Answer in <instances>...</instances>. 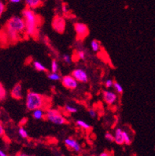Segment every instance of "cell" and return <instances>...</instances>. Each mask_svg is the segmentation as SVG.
Masks as SVG:
<instances>
[{"instance_id":"33","label":"cell","mask_w":155,"mask_h":156,"mask_svg":"<svg viewBox=\"0 0 155 156\" xmlns=\"http://www.w3.org/2000/svg\"><path fill=\"white\" fill-rule=\"evenodd\" d=\"M99 156H112V154H111L110 152H109V151H102V153H100L99 154Z\"/></svg>"},{"instance_id":"27","label":"cell","mask_w":155,"mask_h":156,"mask_svg":"<svg viewBox=\"0 0 155 156\" xmlns=\"http://www.w3.org/2000/svg\"><path fill=\"white\" fill-rule=\"evenodd\" d=\"M62 58H63V61L68 65H70L71 63L72 62V58H71L70 55H64L63 57H62Z\"/></svg>"},{"instance_id":"22","label":"cell","mask_w":155,"mask_h":156,"mask_svg":"<svg viewBox=\"0 0 155 156\" xmlns=\"http://www.w3.org/2000/svg\"><path fill=\"white\" fill-rule=\"evenodd\" d=\"M113 87H114L115 90H116V93H119V94H122L123 93V88L121 85L119 84L117 82H114V84H113Z\"/></svg>"},{"instance_id":"10","label":"cell","mask_w":155,"mask_h":156,"mask_svg":"<svg viewBox=\"0 0 155 156\" xmlns=\"http://www.w3.org/2000/svg\"><path fill=\"white\" fill-rule=\"evenodd\" d=\"M65 144L68 148H71L75 152H80L82 150V146H81L80 143L72 137H68V138L65 139Z\"/></svg>"},{"instance_id":"24","label":"cell","mask_w":155,"mask_h":156,"mask_svg":"<svg viewBox=\"0 0 155 156\" xmlns=\"http://www.w3.org/2000/svg\"><path fill=\"white\" fill-rule=\"evenodd\" d=\"M58 63L56 59H53L51 62V72H58Z\"/></svg>"},{"instance_id":"34","label":"cell","mask_w":155,"mask_h":156,"mask_svg":"<svg viewBox=\"0 0 155 156\" xmlns=\"http://www.w3.org/2000/svg\"><path fill=\"white\" fill-rule=\"evenodd\" d=\"M21 0H9V2H11V3H19V2H20Z\"/></svg>"},{"instance_id":"29","label":"cell","mask_w":155,"mask_h":156,"mask_svg":"<svg viewBox=\"0 0 155 156\" xmlns=\"http://www.w3.org/2000/svg\"><path fill=\"white\" fill-rule=\"evenodd\" d=\"M5 9H6L5 4L2 1H0V17L2 16V15L3 14V12L5 11Z\"/></svg>"},{"instance_id":"23","label":"cell","mask_w":155,"mask_h":156,"mask_svg":"<svg viewBox=\"0 0 155 156\" xmlns=\"http://www.w3.org/2000/svg\"><path fill=\"white\" fill-rule=\"evenodd\" d=\"M65 109V111L68 112V113H75L78 112V109L76 107H74V106H70V105H66Z\"/></svg>"},{"instance_id":"1","label":"cell","mask_w":155,"mask_h":156,"mask_svg":"<svg viewBox=\"0 0 155 156\" xmlns=\"http://www.w3.org/2000/svg\"><path fill=\"white\" fill-rule=\"evenodd\" d=\"M3 33L9 41L16 42L20 38L21 34H25V21L20 16H12L6 22Z\"/></svg>"},{"instance_id":"28","label":"cell","mask_w":155,"mask_h":156,"mask_svg":"<svg viewBox=\"0 0 155 156\" xmlns=\"http://www.w3.org/2000/svg\"><path fill=\"white\" fill-rule=\"evenodd\" d=\"M113 84H114V81H113L112 79H107L105 82V86L107 89H110V88L113 87Z\"/></svg>"},{"instance_id":"19","label":"cell","mask_w":155,"mask_h":156,"mask_svg":"<svg viewBox=\"0 0 155 156\" xmlns=\"http://www.w3.org/2000/svg\"><path fill=\"white\" fill-rule=\"evenodd\" d=\"M7 96V92L5 90V89L4 88L3 85L0 83V101H2V100H5Z\"/></svg>"},{"instance_id":"8","label":"cell","mask_w":155,"mask_h":156,"mask_svg":"<svg viewBox=\"0 0 155 156\" xmlns=\"http://www.w3.org/2000/svg\"><path fill=\"white\" fill-rule=\"evenodd\" d=\"M72 76L76 79L79 83H87L89 82V76L87 72L82 69H76L72 72Z\"/></svg>"},{"instance_id":"6","label":"cell","mask_w":155,"mask_h":156,"mask_svg":"<svg viewBox=\"0 0 155 156\" xmlns=\"http://www.w3.org/2000/svg\"><path fill=\"white\" fill-rule=\"evenodd\" d=\"M52 27L59 34H63L66 28V22L63 16H55L52 20Z\"/></svg>"},{"instance_id":"35","label":"cell","mask_w":155,"mask_h":156,"mask_svg":"<svg viewBox=\"0 0 155 156\" xmlns=\"http://www.w3.org/2000/svg\"><path fill=\"white\" fill-rule=\"evenodd\" d=\"M0 156H8V155H7V154L5 152V151H2V150L0 149Z\"/></svg>"},{"instance_id":"9","label":"cell","mask_w":155,"mask_h":156,"mask_svg":"<svg viewBox=\"0 0 155 156\" xmlns=\"http://www.w3.org/2000/svg\"><path fill=\"white\" fill-rule=\"evenodd\" d=\"M102 97L105 103L109 106L115 104L118 100L117 93L113 91H109V90H105L102 93Z\"/></svg>"},{"instance_id":"2","label":"cell","mask_w":155,"mask_h":156,"mask_svg":"<svg viewBox=\"0 0 155 156\" xmlns=\"http://www.w3.org/2000/svg\"><path fill=\"white\" fill-rule=\"evenodd\" d=\"M22 17L25 21V35L36 37L38 34L39 27L41 25V17L34 12L33 9L25 8L22 12Z\"/></svg>"},{"instance_id":"14","label":"cell","mask_w":155,"mask_h":156,"mask_svg":"<svg viewBox=\"0 0 155 156\" xmlns=\"http://www.w3.org/2000/svg\"><path fill=\"white\" fill-rule=\"evenodd\" d=\"M33 112V117L36 120H42L45 119V110L43 109H37Z\"/></svg>"},{"instance_id":"25","label":"cell","mask_w":155,"mask_h":156,"mask_svg":"<svg viewBox=\"0 0 155 156\" xmlns=\"http://www.w3.org/2000/svg\"><path fill=\"white\" fill-rule=\"evenodd\" d=\"M77 58L79 60H85L86 58V53L84 51H78L76 54Z\"/></svg>"},{"instance_id":"15","label":"cell","mask_w":155,"mask_h":156,"mask_svg":"<svg viewBox=\"0 0 155 156\" xmlns=\"http://www.w3.org/2000/svg\"><path fill=\"white\" fill-rule=\"evenodd\" d=\"M33 65L34 69H36L37 71H38V72H48V69L45 67L44 65H43L42 63H41V62H37V61L33 62Z\"/></svg>"},{"instance_id":"20","label":"cell","mask_w":155,"mask_h":156,"mask_svg":"<svg viewBox=\"0 0 155 156\" xmlns=\"http://www.w3.org/2000/svg\"><path fill=\"white\" fill-rule=\"evenodd\" d=\"M123 141H124V144H127V145H130L132 142V139L130 137L129 133L126 132V130H123Z\"/></svg>"},{"instance_id":"3","label":"cell","mask_w":155,"mask_h":156,"mask_svg":"<svg viewBox=\"0 0 155 156\" xmlns=\"http://www.w3.org/2000/svg\"><path fill=\"white\" fill-rule=\"evenodd\" d=\"M51 99L48 96L33 91H29L26 96V107L30 111L37 109L47 110L51 108Z\"/></svg>"},{"instance_id":"12","label":"cell","mask_w":155,"mask_h":156,"mask_svg":"<svg viewBox=\"0 0 155 156\" xmlns=\"http://www.w3.org/2000/svg\"><path fill=\"white\" fill-rule=\"evenodd\" d=\"M25 1L26 8H29L31 9H37L43 5L42 0H24Z\"/></svg>"},{"instance_id":"32","label":"cell","mask_w":155,"mask_h":156,"mask_svg":"<svg viewBox=\"0 0 155 156\" xmlns=\"http://www.w3.org/2000/svg\"><path fill=\"white\" fill-rule=\"evenodd\" d=\"M62 11L65 14H67L68 12V8L66 3H63V5H62Z\"/></svg>"},{"instance_id":"5","label":"cell","mask_w":155,"mask_h":156,"mask_svg":"<svg viewBox=\"0 0 155 156\" xmlns=\"http://www.w3.org/2000/svg\"><path fill=\"white\" fill-rule=\"evenodd\" d=\"M74 29L76 34V39L79 41H82L89 34V27L83 23H75L74 25Z\"/></svg>"},{"instance_id":"16","label":"cell","mask_w":155,"mask_h":156,"mask_svg":"<svg viewBox=\"0 0 155 156\" xmlns=\"http://www.w3.org/2000/svg\"><path fill=\"white\" fill-rule=\"evenodd\" d=\"M75 124L79 127H80V128L84 129V130H89L91 129V126L88 123H86V122L82 120H77L76 122H75Z\"/></svg>"},{"instance_id":"31","label":"cell","mask_w":155,"mask_h":156,"mask_svg":"<svg viewBox=\"0 0 155 156\" xmlns=\"http://www.w3.org/2000/svg\"><path fill=\"white\" fill-rule=\"evenodd\" d=\"M89 114L90 115V117L94 118V117H96V115H97V113L94 109H89Z\"/></svg>"},{"instance_id":"26","label":"cell","mask_w":155,"mask_h":156,"mask_svg":"<svg viewBox=\"0 0 155 156\" xmlns=\"http://www.w3.org/2000/svg\"><path fill=\"white\" fill-rule=\"evenodd\" d=\"M105 138L106 141H109V142H113L114 141V135L110 132H106L105 134Z\"/></svg>"},{"instance_id":"4","label":"cell","mask_w":155,"mask_h":156,"mask_svg":"<svg viewBox=\"0 0 155 156\" xmlns=\"http://www.w3.org/2000/svg\"><path fill=\"white\" fill-rule=\"evenodd\" d=\"M45 119L56 125H64L68 124V120L66 117H64L61 111L57 109L49 108L45 112Z\"/></svg>"},{"instance_id":"17","label":"cell","mask_w":155,"mask_h":156,"mask_svg":"<svg viewBox=\"0 0 155 156\" xmlns=\"http://www.w3.org/2000/svg\"><path fill=\"white\" fill-rule=\"evenodd\" d=\"M91 48L94 52H99L101 49V44L97 40H92L91 42Z\"/></svg>"},{"instance_id":"13","label":"cell","mask_w":155,"mask_h":156,"mask_svg":"<svg viewBox=\"0 0 155 156\" xmlns=\"http://www.w3.org/2000/svg\"><path fill=\"white\" fill-rule=\"evenodd\" d=\"M123 130L121 128H117L115 130L114 134V141L119 145H122L124 144L123 141Z\"/></svg>"},{"instance_id":"7","label":"cell","mask_w":155,"mask_h":156,"mask_svg":"<svg viewBox=\"0 0 155 156\" xmlns=\"http://www.w3.org/2000/svg\"><path fill=\"white\" fill-rule=\"evenodd\" d=\"M79 82L72 76V75H68L65 76L62 78V83L65 88L70 90H74L77 89L79 86Z\"/></svg>"},{"instance_id":"11","label":"cell","mask_w":155,"mask_h":156,"mask_svg":"<svg viewBox=\"0 0 155 156\" xmlns=\"http://www.w3.org/2000/svg\"><path fill=\"white\" fill-rule=\"evenodd\" d=\"M10 95L12 99L16 100H21L23 98V86L21 83H17L14 85L12 90L10 92Z\"/></svg>"},{"instance_id":"37","label":"cell","mask_w":155,"mask_h":156,"mask_svg":"<svg viewBox=\"0 0 155 156\" xmlns=\"http://www.w3.org/2000/svg\"><path fill=\"white\" fill-rule=\"evenodd\" d=\"M90 156H96V155H95V154H92V155H90Z\"/></svg>"},{"instance_id":"21","label":"cell","mask_w":155,"mask_h":156,"mask_svg":"<svg viewBox=\"0 0 155 156\" xmlns=\"http://www.w3.org/2000/svg\"><path fill=\"white\" fill-rule=\"evenodd\" d=\"M18 132H19V136H20L22 138H28L29 137V134H28V132L26 131V129H24L23 127H20L19 128V130H18Z\"/></svg>"},{"instance_id":"36","label":"cell","mask_w":155,"mask_h":156,"mask_svg":"<svg viewBox=\"0 0 155 156\" xmlns=\"http://www.w3.org/2000/svg\"><path fill=\"white\" fill-rule=\"evenodd\" d=\"M16 156H32V155H29V154H25V153H19V154H17Z\"/></svg>"},{"instance_id":"18","label":"cell","mask_w":155,"mask_h":156,"mask_svg":"<svg viewBox=\"0 0 155 156\" xmlns=\"http://www.w3.org/2000/svg\"><path fill=\"white\" fill-rule=\"evenodd\" d=\"M48 77L50 80L52 81H60L62 80V78L58 72H51V73L48 74Z\"/></svg>"},{"instance_id":"30","label":"cell","mask_w":155,"mask_h":156,"mask_svg":"<svg viewBox=\"0 0 155 156\" xmlns=\"http://www.w3.org/2000/svg\"><path fill=\"white\" fill-rule=\"evenodd\" d=\"M5 136V131L4 129L3 125H2V121L0 120V137H4Z\"/></svg>"}]
</instances>
